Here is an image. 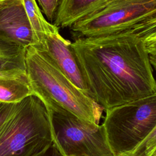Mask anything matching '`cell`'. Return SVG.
<instances>
[{"label":"cell","instance_id":"6da1fadb","mask_svg":"<svg viewBox=\"0 0 156 156\" xmlns=\"http://www.w3.org/2000/svg\"><path fill=\"white\" fill-rule=\"evenodd\" d=\"M90 96L104 110L156 93L144 43L130 34L79 38L72 42Z\"/></svg>","mask_w":156,"mask_h":156},{"label":"cell","instance_id":"7a4b0ae2","mask_svg":"<svg viewBox=\"0 0 156 156\" xmlns=\"http://www.w3.org/2000/svg\"><path fill=\"white\" fill-rule=\"evenodd\" d=\"M26 69L34 95L46 108L63 109L99 124L104 109L62 73L45 49L35 45L27 48Z\"/></svg>","mask_w":156,"mask_h":156},{"label":"cell","instance_id":"3957f363","mask_svg":"<svg viewBox=\"0 0 156 156\" xmlns=\"http://www.w3.org/2000/svg\"><path fill=\"white\" fill-rule=\"evenodd\" d=\"M48 110L31 95L0 126V156H40L53 144Z\"/></svg>","mask_w":156,"mask_h":156},{"label":"cell","instance_id":"277c9868","mask_svg":"<svg viewBox=\"0 0 156 156\" xmlns=\"http://www.w3.org/2000/svg\"><path fill=\"white\" fill-rule=\"evenodd\" d=\"M115 156H127L156 126V93L106 110L102 124Z\"/></svg>","mask_w":156,"mask_h":156},{"label":"cell","instance_id":"5b68a950","mask_svg":"<svg viewBox=\"0 0 156 156\" xmlns=\"http://www.w3.org/2000/svg\"><path fill=\"white\" fill-rule=\"evenodd\" d=\"M156 15V0H107L70 28L75 39L124 32Z\"/></svg>","mask_w":156,"mask_h":156},{"label":"cell","instance_id":"8992f818","mask_svg":"<svg viewBox=\"0 0 156 156\" xmlns=\"http://www.w3.org/2000/svg\"><path fill=\"white\" fill-rule=\"evenodd\" d=\"M54 143L64 156H115L102 124L83 121L60 108H46Z\"/></svg>","mask_w":156,"mask_h":156},{"label":"cell","instance_id":"52a82bcc","mask_svg":"<svg viewBox=\"0 0 156 156\" xmlns=\"http://www.w3.org/2000/svg\"><path fill=\"white\" fill-rule=\"evenodd\" d=\"M41 48L48 51L62 73L76 87L90 96L89 88L72 42L60 35L59 29L46 35L44 45Z\"/></svg>","mask_w":156,"mask_h":156},{"label":"cell","instance_id":"ba28073f","mask_svg":"<svg viewBox=\"0 0 156 156\" xmlns=\"http://www.w3.org/2000/svg\"><path fill=\"white\" fill-rule=\"evenodd\" d=\"M0 34L26 48L35 44L22 0H9L0 7Z\"/></svg>","mask_w":156,"mask_h":156},{"label":"cell","instance_id":"9c48e42d","mask_svg":"<svg viewBox=\"0 0 156 156\" xmlns=\"http://www.w3.org/2000/svg\"><path fill=\"white\" fill-rule=\"evenodd\" d=\"M34 95L26 69L0 72V102L16 104Z\"/></svg>","mask_w":156,"mask_h":156},{"label":"cell","instance_id":"30bf717a","mask_svg":"<svg viewBox=\"0 0 156 156\" xmlns=\"http://www.w3.org/2000/svg\"><path fill=\"white\" fill-rule=\"evenodd\" d=\"M107 0H61L53 24L57 27H70Z\"/></svg>","mask_w":156,"mask_h":156},{"label":"cell","instance_id":"8fae6325","mask_svg":"<svg viewBox=\"0 0 156 156\" xmlns=\"http://www.w3.org/2000/svg\"><path fill=\"white\" fill-rule=\"evenodd\" d=\"M27 48L0 34V72L26 69Z\"/></svg>","mask_w":156,"mask_h":156},{"label":"cell","instance_id":"7c38bea8","mask_svg":"<svg viewBox=\"0 0 156 156\" xmlns=\"http://www.w3.org/2000/svg\"><path fill=\"white\" fill-rule=\"evenodd\" d=\"M22 1L34 35L35 46L43 47L46 35L59 28L45 19L36 0Z\"/></svg>","mask_w":156,"mask_h":156},{"label":"cell","instance_id":"4fadbf2b","mask_svg":"<svg viewBox=\"0 0 156 156\" xmlns=\"http://www.w3.org/2000/svg\"><path fill=\"white\" fill-rule=\"evenodd\" d=\"M121 34L134 35L140 38L143 42L156 38V15L141 22Z\"/></svg>","mask_w":156,"mask_h":156},{"label":"cell","instance_id":"5bb4252c","mask_svg":"<svg viewBox=\"0 0 156 156\" xmlns=\"http://www.w3.org/2000/svg\"><path fill=\"white\" fill-rule=\"evenodd\" d=\"M156 149V126L148 136L127 156H152Z\"/></svg>","mask_w":156,"mask_h":156},{"label":"cell","instance_id":"9a60e30c","mask_svg":"<svg viewBox=\"0 0 156 156\" xmlns=\"http://www.w3.org/2000/svg\"><path fill=\"white\" fill-rule=\"evenodd\" d=\"M37 1L49 23L53 24L61 0H37Z\"/></svg>","mask_w":156,"mask_h":156},{"label":"cell","instance_id":"2e32d148","mask_svg":"<svg viewBox=\"0 0 156 156\" xmlns=\"http://www.w3.org/2000/svg\"><path fill=\"white\" fill-rule=\"evenodd\" d=\"M17 104H7L0 102V126L13 112Z\"/></svg>","mask_w":156,"mask_h":156},{"label":"cell","instance_id":"e0dca14e","mask_svg":"<svg viewBox=\"0 0 156 156\" xmlns=\"http://www.w3.org/2000/svg\"><path fill=\"white\" fill-rule=\"evenodd\" d=\"M40 156H64L58 150L56 145L53 144Z\"/></svg>","mask_w":156,"mask_h":156},{"label":"cell","instance_id":"ac0fdd59","mask_svg":"<svg viewBox=\"0 0 156 156\" xmlns=\"http://www.w3.org/2000/svg\"><path fill=\"white\" fill-rule=\"evenodd\" d=\"M144 43L149 54H156V38Z\"/></svg>","mask_w":156,"mask_h":156},{"label":"cell","instance_id":"d6986e66","mask_svg":"<svg viewBox=\"0 0 156 156\" xmlns=\"http://www.w3.org/2000/svg\"><path fill=\"white\" fill-rule=\"evenodd\" d=\"M149 59L151 63L156 71V54H149Z\"/></svg>","mask_w":156,"mask_h":156},{"label":"cell","instance_id":"ffe728a7","mask_svg":"<svg viewBox=\"0 0 156 156\" xmlns=\"http://www.w3.org/2000/svg\"><path fill=\"white\" fill-rule=\"evenodd\" d=\"M9 0H0V7L4 5L6 2H7Z\"/></svg>","mask_w":156,"mask_h":156},{"label":"cell","instance_id":"44dd1931","mask_svg":"<svg viewBox=\"0 0 156 156\" xmlns=\"http://www.w3.org/2000/svg\"><path fill=\"white\" fill-rule=\"evenodd\" d=\"M152 156H156V149H155V151L154 152V153H153V154H152Z\"/></svg>","mask_w":156,"mask_h":156}]
</instances>
